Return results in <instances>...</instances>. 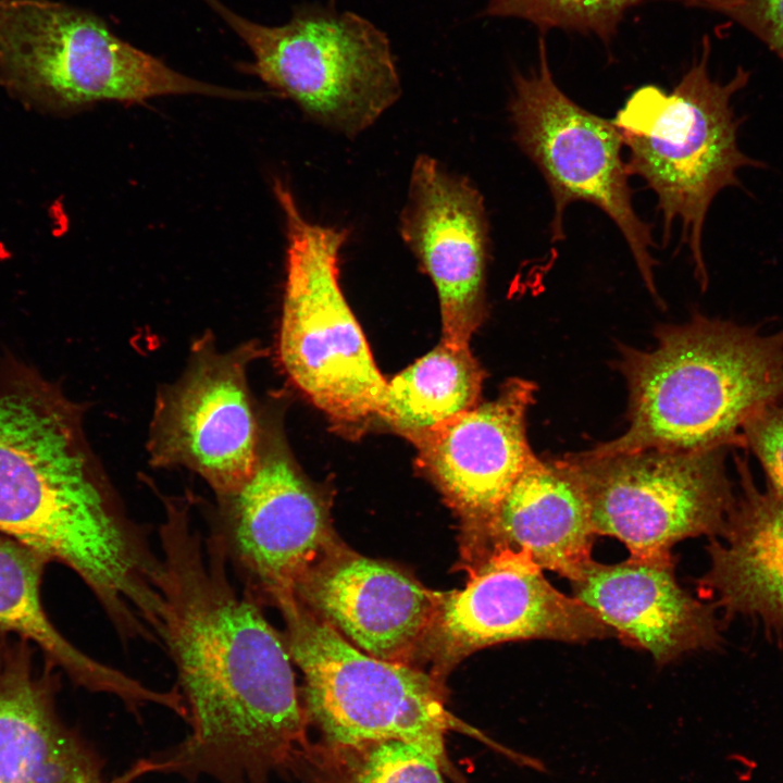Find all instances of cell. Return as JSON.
I'll return each mask as SVG.
<instances>
[{
	"label": "cell",
	"instance_id": "6da1fadb",
	"mask_svg": "<svg viewBox=\"0 0 783 783\" xmlns=\"http://www.w3.org/2000/svg\"><path fill=\"white\" fill-rule=\"evenodd\" d=\"M161 644L170 655L190 732L152 757L161 773L195 782L269 783L289 775L309 744L284 635L237 586L221 545L194 523L192 495L159 494Z\"/></svg>",
	"mask_w": 783,
	"mask_h": 783
},
{
	"label": "cell",
	"instance_id": "7a4b0ae2",
	"mask_svg": "<svg viewBox=\"0 0 783 783\" xmlns=\"http://www.w3.org/2000/svg\"><path fill=\"white\" fill-rule=\"evenodd\" d=\"M83 415L36 369L0 358V533L77 575L108 561L127 527Z\"/></svg>",
	"mask_w": 783,
	"mask_h": 783
},
{
	"label": "cell",
	"instance_id": "3957f363",
	"mask_svg": "<svg viewBox=\"0 0 783 783\" xmlns=\"http://www.w3.org/2000/svg\"><path fill=\"white\" fill-rule=\"evenodd\" d=\"M619 368L629 427L584 455L741 446L746 423L783 399V327L765 334L697 313L660 326L652 350L623 348Z\"/></svg>",
	"mask_w": 783,
	"mask_h": 783
},
{
	"label": "cell",
	"instance_id": "277c9868",
	"mask_svg": "<svg viewBox=\"0 0 783 783\" xmlns=\"http://www.w3.org/2000/svg\"><path fill=\"white\" fill-rule=\"evenodd\" d=\"M710 39L671 92L656 85L635 89L612 120L629 150L626 167L657 197L668 245L676 221L681 245L689 253L696 279L708 283L703 234L708 210L728 187H742L738 172L765 167L738 145L742 120L732 99L749 83L750 72L738 66L725 83L710 77Z\"/></svg>",
	"mask_w": 783,
	"mask_h": 783
},
{
	"label": "cell",
	"instance_id": "5b68a950",
	"mask_svg": "<svg viewBox=\"0 0 783 783\" xmlns=\"http://www.w3.org/2000/svg\"><path fill=\"white\" fill-rule=\"evenodd\" d=\"M291 660L303 676L309 724L332 742L395 738L412 743L455 783H467L446 749L451 731L477 738L509 759L515 751L456 718L435 678L408 663L373 657L348 642L295 597L276 607Z\"/></svg>",
	"mask_w": 783,
	"mask_h": 783
},
{
	"label": "cell",
	"instance_id": "8992f818",
	"mask_svg": "<svg viewBox=\"0 0 783 783\" xmlns=\"http://www.w3.org/2000/svg\"><path fill=\"white\" fill-rule=\"evenodd\" d=\"M202 1L251 51L245 71L331 130L359 135L401 95L387 35L357 13L333 2L303 3L287 23L269 26L220 0Z\"/></svg>",
	"mask_w": 783,
	"mask_h": 783
},
{
	"label": "cell",
	"instance_id": "52a82bcc",
	"mask_svg": "<svg viewBox=\"0 0 783 783\" xmlns=\"http://www.w3.org/2000/svg\"><path fill=\"white\" fill-rule=\"evenodd\" d=\"M274 192L287 235L281 364L333 422L360 427L377 417L387 381L340 287L339 254L348 232L308 221L279 179Z\"/></svg>",
	"mask_w": 783,
	"mask_h": 783
},
{
	"label": "cell",
	"instance_id": "ba28073f",
	"mask_svg": "<svg viewBox=\"0 0 783 783\" xmlns=\"http://www.w3.org/2000/svg\"><path fill=\"white\" fill-rule=\"evenodd\" d=\"M0 67L21 90L67 109L170 95L262 96L184 75L120 38L99 16L46 0H0Z\"/></svg>",
	"mask_w": 783,
	"mask_h": 783
},
{
	"label": "cell",
	"instance_id": "9c48e42d",
	"mask_svg": "<svg viewBox=\"0 0 783 783\" xmlns=\"http://www.w3.org/2000/svg\"><path fill=\"white\" fill-rule=\"evenodd\" d=\"M508 110L513 139L537 166L549 188L554 215L551 243L566 237L563 216L570 203L584 201L601 210L624 237L648 290L657 296L650 226L636 213L622 137L612 121L570 99L554 79L544 36L538 63L514 72Z\"/></svg>",
	"mask_w": 783,
	"mask_h": 783
},
{
	"label": "cell",
	"instance_id": "30bf717a",
	"mask_svg": "<svg viewBox=\"0 0 783 783\" xmlns=\"http://www.w3.org/2000/svg\"><path fill=\"white\" fill-rule=\"evenodd\" d=\"M729 447L564 458L584 487L596 535L619 539L631 558L672 561L676 543L716 537L723 527L735 499Z\"/></svg>",
	"mask_w": 783,
	"mask_h": 783
},
{
	"label": "cell",
	"instance_id": "8fae6325",
	"mask_svg": "<svg viewBox=\"0 0 783 783\" xmlns=\"http://www.w3.org/2000/svg\"><path fill=\"white\" fill-rule=\"evenodd\" d=\"M202 513L239 586L262 607L295 597L300 579L339 547L321 494L268 418L250 476Z\"/></svg>",
	"mask_w": 783,
	"mask_h": 783
},
{
	"label": "cell",
	"instance_id": "7c38bea8",
	"mask_svg": "<svg viewBox=\"0 0 783 783\" xmlns=\"http://www.w3.org/2000/svg\"><path fill=\"white\" fill-rule=\"evenodd\" d=\"M253 341L220 350L211 334L197 339L183 374L158 393L149 430L150 462L197 473L214 496L239 487L257 463L262 418L248 385Z\"/></svg>",
	"mask_w": 783,
	"mask_h": 783
},
{
	"label": "cell",
	"instance_id": "4fadbf2b",
	"mask_svg": "<svg viewBox=\"0 0 783 783\" xmlns=\"http://www.w3.org/2000/svg\"><path fill=\"white\" fill-rule=\"evenodd\" d=\"M616 635L575 597L555 588L526 550L504 548L471 570L462 589L442 594L424 646L440 664L500 643H585Z\"/></svg>",
	"mask_w": 783,
	"mask_h": 783
},
{
	"label": "cell",
	"instance_id": "5bb4252c",
	"mask_svg": "<svg viewBox=\"0 0 783 783\" xmlns=\"http://www.w3.org/2000/svg\"><path fill=\"white\" fill-rule=\"evenodd\" d=\"M399 226L437 291L442 341L470 347L487 312L489 226L482 194L434 158L419 156Z\"/></svg>",
	"mask_w": 783,
	"mask_h": 783
},
{
	"label": "cell",
	"instance_id": "9a60e30c",
	"mask_svg": "<svg viewBox=\"0 0 783 783\" xmlns=\"http://www.w3.org/2000/svg\"><path fill=\"white\" fill-rule=\"evenodd\" d=\"M533 382L512 377L490 401L477 403L412 444L419 468L463 518L474 547L502 497L536 458L525 418Z\"/></svg>",
	"mask_w": 783,
	"mask_h": 783
},
{
	"label": "cell",
	"instance_id": "2e32d148",
	"mask_svg": "<svg viewBox=\"0 0 783 783\" xmlns=\"http://www.w3.org/2000/svg\"><path fill=\"white\" fill-rule=\"evenodd\" d=\"M58 669L33 661L27 639L0 634V783H134L160 772L151 756L107 778L104 759L57 710Z\"/></svg>",
	"mask_w": 783,
	"mask_h": 783
},
{
	"label": "cell",
	"instance_id": "e0dca14e",
	"mask_svg": "<svg viewBox=\"0 0 783 783\" xmlns=\"http://www.w3.org/2000/svg\"><path fill=\"white\" fill-rule=\"evenodd\" d=\"M294 596L360 650L408 663L426 642L442 594L338 547L300 579Z\"/></svg>",
	"mask_w": 783,
	"mask_h": 783
},
{
	"label": "cell",
	"instance_id": "ac0fdd59",
	"mask_svg": "<svg viewBox=\"0 0 783 783\" xmlns=\"http://www.w3.org/2000/svg\"><path fill=\"white\" fill-rule=\"evenodd\" d=\"M571 585L574 597L617 636L650 652L659 664L722 641L716 608L680 586L673 560H592Z\"/></svg>",
	"mask_w": 783,
	"mask_h": 783
},
{
	"label": "cell",
	"instance_id": "d6986e66",
	"mask_svg": "<svg viewBox=\"0 0 783 783\" xmlns=\"http://www.w3.org/2000/svg\"><path fill=\"white\" fill-rule=\"evenodd\" d=\"M739 492L718 536L708 545L703 593L726 618L743 617L783 634V496L756 485L735 457Z\"/></svg>",
	"mask_w": 783,
	"mask_h": 783
},
{
	"label": "cell",
	"instance_id": "ffe728a7",
	"mask_svg": "<svg viewBox=\"0 0 783 783\" xmlns=\"http://www.w3.org/2000/svg\"><path fill=\"white\" fill-rule=\"evenodd\" d=\"M589 504L573 465L537 457L502 497L473 547L476 562L504 549L526 550L544 570L574 581L592 559Z\"/></svg>",
	"mask_w": 783,
	"mask_h": 783
},
{
	"label": "cell",
	"instance_id": "44dd1931",
	"mask_svg": "<svg viewBox=\"0 0 783 783\" xmlns=\"http://www.w3.org/2000/svg\"><path fill=\"white\" fill-rule=\"evenodd\" d=\"M49 562L34 549L0 535V634L15 633L35 643L75 685L115 696L139 717L144 707L160 700V692L84 654L55 629L40 598Z\"/></svg>",
	"mask_w": 783,
	"mask_h": 783
},
{
	"label": "cell",
	"instance_id": "7402d4cb",
	"mask_svg": "<svg viewBox=\"0 0 783 783\" xmlns=\"http://www.w3.org/2000/svg\"><path fill=\"white\" fill-rule=\"evenodd\" d=\"M483 380L470 347L440 341L387 382L377 417L413 443L476 406Z\"/></svg>",
	"mask_w": 783,
	"mask_h": 783
},
{
	"label": "cell",
	"instance_id": "603a6c76",
	"mask_svg": "<svg viewBox=\"0 0 783 783\" xmlns=\"http://www.w3.org/2000/svg\"><path fill=\"white\" fill-rule=\"evenodd\" d=\"M443 774L433 756L395 738L310 742L289 772L303 783H445Z\"/></svg>",
	"mask_w": 783,
	"mask_h": 783
},
{
	"label": "cell",
	"instance_id": "cb8c5ba5",
	"mask_svg": "<svg viewBox=\"0 0 783 783\" xmlns=\"http://www.w3.org/2000/svg\"><path fill=\"white\" fill-rule=\"evenodd\" d=\"M657 0H488L481 17H513L535 25L544 36L552 28L595 35L612 42L625 13ZM662 1V0H661ZM720 14L733 20L744 0H664Z\"/></svg>",
	"mask_w": 783,
	"mask_h": 783
},
{
	"label": "cell",
	"instance_id": "d4e9b609",
	"mask_svg": "<svg viewBox=\"0 0 783 783\" xmlns=\"http://www.w3.org/2000/svg\"><path fill=\"white\" fill-rule=\"evenodd\" d=\"M741 446L758 459L767 487L783 496V399L770 403L746 423Z\"/></svg>",
	"mask_w": 783,
	"mask_h": 783
},
{
	"label": "cell",
	"instance_id": "484cf974",
	"mask_svg": "<svg viewBox=\"0 0 783 783\" xmlns=\"http://www.w3.org/2000/svg\"><path fill=\"white\" fill-rule=\"evenodd\" d=\"M733 21L783 62V0H744Z\"/></svg>",
	"mask_w": 783,
	"mask_h": 783
}]
</instances>
